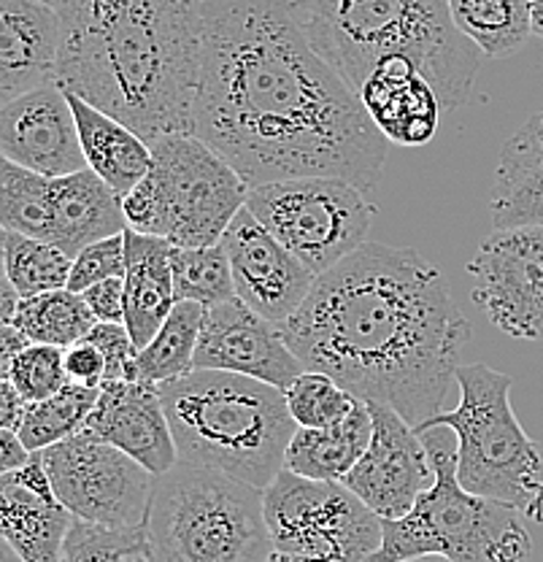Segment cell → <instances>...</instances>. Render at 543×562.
Segmentation results:
<instances>
[{"label": "cell", "instance_id": "1", "mask_svg": "<svg viewBox=\"0 0 543 562\" xmlns=\"http://www.w3.org/2000/svg\"><path fill=\"white\" fill-rule=\"evenodd\" d=\"M192 136L252 187L332 176L371 192L389 140L319 55L287 0H201Z\"/></svg>", "mask_w": 543, "mask_h": 562}, {"label": "cell", "instance_id": "2", "mask_svg": "<svg viewBox=\"0 0 543 562\" xmlns=\"http://www.w3.org/2000/svg\"><path fill=\"white\" fill-rule=\"evenodd\" d=\"M282 333L306 371L395 408L411 427L441 414L471 341L441 271L411 246L376 241L317 277Z\"/></svg>", "mask_w": 543, "mask_h": 562}, {"label": "cell", "instance_id": "3", "mask_svg": "<svg viewBox=\"0 0 543 562\" xmlns=\"http://www.w3.org/2000/svg\"><path fill=\"white\" fill-rule=\"evenodd\" d=\"M55 81L146 144L192 133L201 0H63Z\"/></svg>", "mask_w": 543, "mask_h": 562}, {"label": "cell", "instance_id": "4", "mask_svg": "<svg viewBox=\"0 0 543 562\" xmlns=\"http://www.w3.org/2000/svg\"><path fill=\"white\" fill-rule=\"evenodd\" d=\"M314 49L360 92L384 57H408L435 87L441 105L468 101L482 52L457 31L449 0H287Z\"/></svg>", "mask_w": 543, "mask_h": 562}, {"label": "cell", "instance_id": "5", "mask_svg": "<svg viewBox=\"0 0 543 562\" xmlns=\"http://www.w3.org/2000/svg\"><path fill=\"white\" fill-rule=\"evenodd\" d=\"M179 460L265 490L284 471L297 425L284 390L225 371H195L160 384Z\"/></svg>", "mask_w": 543, "mask_h": 562}, {"label": "cell", "instance_id": "6", "mask_svg": "<svg viewBox=\"0 0 543 562\" xmlns=\"http://www.w3.org/2000/svg\"><path fill=\"white\" fill-rule=\"evenodd\" d=\"M435 465L433 487L400 519H382V547L367 562L443 558L449 562H524L533 538L513 508L473 495L457 479V438L446 427L417 430Z\"/></svg>", "mask_w": 543, "mask_h": 562}, {"label": "cell", "instance_id": "7", "mask_svg": "<svg viewBox=\"0 0 543 562\" xmlns=\"http://www.w3.org/2000/svg\"><path fill=\"white\" fill-rule=\"evenodd\" d=\"M144 530L155 562H265L276 552L262 490L184 460L155 476Z\"/></svg>", "mask_w": 543, "mask_h": 562}, {"label": "cell", "instance_id": "8", "mask_svg": "<svg viewBox=\"0 0 543 562\" xmlns=\"http://www.w3.org/2000/svg\"><path fill=\"white\" fill-rule=\"evenodd\" d=\"M511 376L484 362L460 366V406L435 414L414 430H452L460 484L543 525V443L519 425L511 408Z\"/></svg>", "mask_w": 543, "mask_h": 562}, {"label": "cell", "instance_id": "9", "mask_svg": "<svg viewBox=\"0 0 543 562\" xmlns=\"http://www.w3.org/2000/svg\"><path fill=\"white\" fill-rule=\"evenodd\" d=\"M247 195L249 184L225 157L192 133H173L151 144L149 173L122 209L131 231L195 249L222 241Z\"/></svg>", "mask_w": 543, "mask_h": 562}, {"label": "cell", "instance_id": "10", "mask_svg": "<svg viewBox=\"0 0 543 562\" xmlns=\"http://www.w3.org/2000/svg\"><path fill=\"white\" fill-rule=\"evenodd\" d=\"M367 192L332 176H297L252 187L247 209L314 277L367 241L376 206Z\"/></svg>", "mask_w": 543, "mask_h": 562}, {"label": "cell", "instance_id": "11", "mask_svg": "<svg viewBox=\"0 0 543 562\" xmlns=\"http://www.w3.org/2000/svg\"><path fill=\"white\" fill-rule=\"evenodd\" d=\"M262 508L276 552L308 562H367L382 547V517L341 482L284 468L262 490Z\"/></svg>", "mask_w": 543, "mask_h": 562}, {"label": "cell", "instance_id": "12", "mask_svg": "<svg viewBox=\"0 0 543 562\" xmlns=\"http://www.w3.org/2000/svg\"><path fill=\"white\" fill-rule=\"evenodd\" d=\"M57 501L84 522L136 530L146 525L155 476L111 443L76 432L38 452Z\"/></svg>", "mask_w": 543, "mask_h": 562}, {"label": "cell", "instance_id": "13", "mask_svg": "<svg viewBox=\"0 0 543 562\" xmlns=\"http://www.w3.org/2000/svg\"><path fill=\"white\" fill-rule=\"evenodd\" d=\"M473 303L500 333L543 341V225L500 227L468 262Z\"/></svg>", "mask_w": 543, "mask_h": 562}, {"label": "cell", "instance_id": "14", "mask_svg": "<svg viewBox=\"0 0 543 562\" xmlns=\"http://www.w3.org/2000/svg\"><path fill=\"white\" fill-rule=\"evenodd\" d=\"M367 408L373 419L371 443L341 484L382 519H400L417 506L425 490L433 487V457L422 436L395 408L382 403H367Z\"/></svg>", "mask_w": 543, "mask_h": 562}, {"label": "cell", "instance_id": "15", "mask_svg": "<svg viewBox=\"0 0 543 562\" xmlns=\"http://www.w3.org/2000/svg\"><path fill=\"white\" fill-rule=\"evenodd\" d=\"M195 368L238 373L279 390H287L306 371L284 341L282 325L252 312L238 297L203 312Z\"/></svg>", "mask_w": 543, "mask_h": 562}, {"label": "cell", "instance_id": "16", "mask_svg": "<svg viewBox=\"0 0 543 562\" xmlns=\"http://www.w3.org/2000/svg\"><path fill=\"white\" fill-rule=\"evenodd\" d=\"M236 284V297L265 319L287 322L312 292L314 277L301 260L273 238L244 206L222 236Z\"/></svg>", "mask_w": 543, "mask_h": 562}, {"label": "cell", "instance_id": "17", "mask_svg": "<svg viewBox=\"0 0 543 562\" xmlns=\"http://www.w3.org/2000/svg\"><path fill=\"white\" fill-rule=\"evenodd\" d=\"M0 155L49 179L87 168L71 101L57 81L0 105Z\"/></svg>", "mask_w": 543, "mask_h": 562}, {"label": "cell", "instance_id": "18", "mask_svg": "<svg viewBox=\"0 0 543 562\" xmlns=\"http://www.w3.org/2000/svg\"><path fill=\"white\" fill-rule=\"evenodd\" d=\"M79 432L133 457L151 476L171 471L179 462L171 422L157 384L106 382Z\"/></svg>", "mask_w": 543, "mask_h": 562}, {"label": "cell", "instance_id": "19", "mask_svg": "<svg viewBox=\"0 0 543 562\" xmlns=\"http://www.w3.org/2000/svg\"><path fill=\"white\" fill-rule=\"evenodd\" d=\"M71 525L38 452L0 476V538L22 562H60Z\"/></svg>", "mask_w": 543, "mask_h": 562}, {"label": "cell", "instance_id": "20", "mask_svg": "<svg viewBox=\"0 0 543 562\" xmlns=\"http://www.w3.org/2000/svg\"><path fill=\"white\" fill-rule=\"evenodd\" d=\"M367 116L389 144L425 146L435 138L441 98L408 57H384L360 87Z\"/></svg>", "mask_w": 543, "mask_h": 562}, {"label": "cell", "instance_id": "21", "mask_svg": "<svg viewBox=\"0 0 543 562\" xmlns=\"http://www.w3.org/2000/svg\"><path fill=\"white\" fill-rule=\"evenodd\" d=\"M60 14L38 0H0V105L55 81Z\"/></svg>", "mask_w": 543, "mask_h": 562}, {"label": "cell", "instance_id": "22", "mask_svg": "<svg viewBox=\"0 0 543 562\" xmlns=\"http://www.w3.org/2000/svg\"><path fill=\"white\" fill-rule=\"evenodd\" d=\"M173 244L125 231V327L142 351L177 306L171 266Z\"/></svg>", "mask_w": 543, "mask_h": 562}, {"label": "cell", "instance_id": "23", "mask_svg": "<svg viewBox=\"0 0 543 562\" xmlns=\"http://www.w3.org/2000/svg\"><path fill=\"white\" fill-rule=\"evenodd\" d=\"M127 231L122 198L90 168L52 179V244L76 257L84 246Z\"/></svg>", "mask_w": 543, "mask_h": 562}, {"label": "cell", "instance_id": "24", "mask_svg": "<svg viewBox=\"0 0 543 562\" xmlns=\"http://www.w3.org/2000/svg\"><path fill=\"white\" fill-rule=\"evenodd\" d=\"M489 214L495 231L543 225V111L506 140L489 190Z\"/></svg>", "mask_w": 543, "mask_h": 562}, {"label": "cell", "instance_id": "25", "mask_svg": "<svg viewBox=\"0 0 543 562\" xmlns=\"http://www.w3.org/2000/svg\"><path fill=\"white\" fill-rule=\"evenodd\" d=\"M68 101H71L76 127H79L87 168L101 176L120 198L131 195L133 187L149 173L151 146L136 131L81 101L79 95L68 92Z\"/></svg>", "mask_w": 543, "mask_h": 562}, {"label": "cell", "instance_id": "26", "mask_svg": "<svg viewBox=\"0 0 543 562\" xmlns=\"http://www.w3.org/2000/svg\"><path fill=\"white\" fill-rule=\"evenodd\" d=\"M373 436L367 403H358L347 419L330 427H297L292 436L284 468L303 479L341 482L365 454Z\"/></svg>", "mask_w": 543, "mask_h": 562}, {"label": "cell", "instance_id": "27", "mask_svg": "<svg viewBox=\"0 0 543 562\" xmlns=\"http://www.w3.org/2000/svg\"><path fill=\"white\" fill-rule=\"evenodd\" d=\"M457 31L484 57H506L533 35L530 0H449Z\"/></svg>", "mask_w": 543, "mask_h": 562}, {"label": "cell", "instance_id": "28", "mask_svg": "<svg viewBox=\"0 0 543 562\" xmlns=\"http://www.w3.org/2000/svg\"><path fill=\"white\" fill-rule=\"evenodd\" d=\"M11 325L31 344L68 349L84 341L98 322L84 303V295L63 286L44 295L22 297Z\"/></svg>", "mask_w": 543, "mask_h": 562}, {"label": "cell", "instance_id": "29", "mask_svg": "<svg viewBox=\"0 0 543 562\" xmlns=\"http://www.w3.org/2000/svg\"><path fill=\"white\" fill-rule=\"evenodd\" d=\"M203 312L206 308L201 303L190 301H181L173 306L157 336L136 355V382L160 386L195 371Z\"/></svg>", "mask_w": 543, "mask_h": 562}, {"label": "cell", "instance_id": "30", "mask_svg": "<svg viewBox=\"0 0 543 562\" xmlns=\"http://www.w3.org/2000/svg\"><path fill=\"white\" fill-rule=\"evenodd\" d=\"M0 227L52 241V179L0 155Z\"/></svg>", "mask_w": 543, "mask_h": 562}, {"label": "cell", "instance_id": "31", "mask_svg": "<svg viewBox=\"0 0 543 562\" xmlns=\"http://www.w3.org/2000/svg\"><path fill=\"white\" fill-rule=\"evenodd\" d=\"M71 266L73 257L66 255L57 244L22 236V233H5L3 236L5 281L14 286L20 301L68 286Z\"/></svg>", "mask_w": 543, "mask_h": 562}, {"label": "cell", "instance_id": "32", "mask_svg": "<svg viewBox=\"0 0 543 562\" xmlns=\"http://www.w3.org/2000/svg\"><path fill=\"white\" fill-rule=\"evenodd\" d=\"M98 395H101V390L66 384L57 395L46 397V401L27 403L16 436L31 454L44 452V449L76 436L84 427L87 417L95 408Z\"/></svg>", "mask_w": 543, "mask_h": 562}, {"label": "cell", "instance_id": "33", "mask_svg": "<svg viewBox=\"0 0 543 562\" xmlns=\"http://www.w3.org/2000/svg\"><path fill=\"white\" fill-rule=\"evenodd\" d=\"M171 266L179 303L190 301L208 308L236 297L230 260H227L222 241L212 246H195V249L173 246Z\"/></svg>", "mask_w": 543, "mask_h": 562}, {"label": "cell", "instance_id": "34", "mask_svg": "<svg viewBox=\"0 0 543 562\" xmlns=\"http://www.w3.org/2000/svg\"><path fill=\"white\" fill-rule=\"evenodd\" d=\"M60 562H155V558L144 527L114 530L73 517Z\"/></svg>", "mask_w": 543, "mask_h": 562}, {"label": "cell", "instance_id": "35", "mask_svg": "<svg viewBox=\"0 0 543 562\" xmlns=\"http://www.w3.org/2000/svg\"><path fill=\"white\" fill-rule=\"evenodd\" d=\"M284 397H287V408L297 427H330L347 419L360 403L336 379L319 371H303L284 390Z\"/></svg>", "mask_w": 543, "mask_h": 562}, {"label": "cell", "instance_id": "36", "mask_svg": "<svg viewBox=\"0 0 543 562\" xmlns=\"http://www.w3.org/2000/svg\"><path fill=\"white\" fill-rule=\"evenodd\" d=\"M11 384L20 390V395L27 403L57 395L68 384L66 349L46 347V344H27L14 360V368H11Z\"/></svg>", "mask_w": 543, "mask_h": 562}, {"label": "cell", "instance_id": "37", "mask_svg": "<svg viewBox=\"0 0 543 562\" xmlns=\"http://www.w3.org/2000/svg\"><path fill=\"white\" fill-rule=\"evenodd\" d=\"M106 279H125V233L84 246L73 257L68 290L84 292Z\"/></svg>", "mask_w": 543, "mask_h": 562}, {"label": "cell", "instance_id": "38", "mask_svg": "<svg viewBox=\"0 0 543 562\" xmlns=\"http://www.w3.org/2000/svg\"><path fill=\"white\" fill-rule=\"evenodd\" d=\"M87 341L101 349L106 360V382H136V344L122 322H98Z\"/></svg>", "mask_w": 543, "mask_h": 562}, {"label": "cell", "instance_id": "39", "mask_svg": "<svg viewBox=\"0 0 543 562\" xmlns=\"http://www.w3.org/2000/svg\"><path fill=\"white\" fill-rule=\"evenodd\" d=\"M66 376L68 384L90 386V390H101L106 384V360H103L101 349L95 344L84 341L73 344L66 349Z\"/></svg>", "mask_w": 543, "mask_h": 562}, {"label": "cell", "instance_id": "40", "mask_svg": "<svg viewBox=\"0 0 543 562\" xmlns=\"http://www.w3.org/2000/svg\"><path fill=\"white\" fill-rule=\"evenodd\" d=\"M95 322H122L125 325V279H106L81 292Z\"/></svg>", "mask_w": 543, "mask_h": 562}, {"label": "cell", "instance_id": "41", "mask_svg": "<svg viewBox=\"0 0 543 562\" xmlns=\"http://www.w3.org/2000/svg\"><path fill=\"white\" fill-rule=\"evenodd\" d=\"M27 401L20 395L11 379H0V427L5 430H20V422L25 417Z\"/></svg>", "mask_w": 543, "mask_h": 562}, {"label": "cell", "instance_id": "42", "mask_svg": "<svg viewBox=\"0 0 543 562\" xmlns=\"http://www.w3.org/2000/svg\"><path fill=\"white\" fill-rule=\"evenodd\" d=\"M27 460H31V452H27L25 443L20 441L16 430L0 427V476L22 468Z\"/></svg>", "mask_w": 543, "mask_h": 562}, {"label": "cell", "instance_id": "43", "mask_svg": "<svg viewBox=\"0 0 543 562\" xmlns=\"http://www.w3.org/2000/svg\"><path fill=\"white\" fill-rule=\"evenodd\" d=\"M27 344L31 341L14 325H0V379H11L14 360Z\"/></svg>", "mask_w": 543, "mask_h": 562}, {"label": "cell", "instance_id": "44", "mask_svg": "<svg viewBox=\"0 0 543 562\" xmlns=\"http://www.w3.org/2000/svg\"><path fill=\"white\" fill-rule=\"evenodd\" d=\"M16 306H20V295H16L9 281L0 279V325H11L14 322Z\"/></svg>", "mask_w": 543, "mask_h": 562}, {"label": "cell", "instance_id": "45", "mask_svg": "<svg viewBox=\"0 0 543 562\" xmlns=\"http://www.w3.org/2000/svg\"><path fill=\"white\" fill-rule=\"evenodd\" d=\"M530 27L533 35L543 38V0H530Z\"/></svg>", "mask_w": 543, "mask_h": 562}, {"label": "cell", "instance_id": "46", "mask_svg": "<svg viewBox=\"0 0 543 562\" xmlns=\"http://www.w3.org/2000/svg\"><path fill=\"white\" fill-rule=\"evenodd\" d=\"M0 562H22L20 558H16L14 549L3 541V538H0Z\"/></svg>", "mask_w": 543, "mask_h": 562}, {"label": "cell", "instance_id": "47", "mask_svg": "<svg viewBox=\"0 0 543 562\" xmlns=\"http://www.w3.org/2000/svg\"><path fill=\"white\" fill-rule=\"evenodd\" d=\"M265 562H308L303 558H295V554H284V552H273L271 558H268Z\"/></svg>", "mask_w": 543, "mask_h": 562}, {"label": "cell", "instance_id": "48", "mask_svg": "<svg viewBox=\"0 0 543 562\" xmlns=\"http://www.w3.org/2000/svg\"><path fill=\"white\" fill-rule=\"evenodd\" d=\"M3 236H5V231H3V227H0V279H5V268H3Z\"/></svg>", "mask_w": 543, "mask_h": 562}, {"label": "cell", "instance_id": "49", "mask_svg": "<svg viewBox=\"0 0 543 562\" xmlns=\"http://www.w3.org/2000/svg\"><path fill=\"white\" fill-rule=\"evenodd\" d=\"M408 562H449L443 558H419V560H408Z\"/></svg>", "mask_w": 543, "mask_h": 562}, {"label": "cell", "instance_id": "50", "mask_svg": "<svg viewBox=\"0 0 543 562\" xmlns=\"http://www.w3.org/2000/svg\"><path fill=\"white\" fill-rule=\"evenodd\" d=\"M38 3H46V5H52V9H57V5H60L63 0H38Z\"/></svg>", "mask_w": 543, "mask_h": 562}]
</instances>
